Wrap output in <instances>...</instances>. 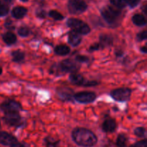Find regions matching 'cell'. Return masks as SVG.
I'll list each match as a JSON object with an SVG mask.
<instances>
[{"instance_id": "obj_1", "label": "cell", "mask_w": 147, "mask_h": 147, "mask_svg": "<svg viewBox=\"0 0 147 147\" xmlns=\"http://www.w3.org/2000/svg\"><path fill=\"white\" fill-rule=\"evenodd\" d=\"M71 137L79 146L93 147L98 142L96 135L92 131L85 128H76L73 130Z\"/></svg>"}, {"instance_id": "obj_2", "label": "cell", "mask_w": 147, "mask_h": 147, "mask_svg": "<svg viewBox=\"0 0 147 147\" xmlns=\"http://www.w3.org/2000/svg\"><path fill=\"white\" fill-rule=\"evenodd\" d=\"M67 24L73 31L80 34H88L90 32V28L86 23L76 18H70L67 22Z\"/></svg>"}, {"instance_id": "obj_3", "label": "cell", "mask_w": 147, "mask_h": 147, "mask_svg": "<svg viewBox=\"0 0 147 147\" xmlns=\"http://www.w3.org/2000/svg\"><path fill=\"white\" fill-rule=\"evenodd\" d=\"M100 13L105 21L110 24H113L116 22L121 14V11L109 6L103 7L100 11Z\"/></svg>"}, {"instance_id": "obj_4", "label": "cell", "mask_w": 147, "mask_h": 147, "mask_svg": "<svg viewBox=\"0 0 147 147\" xmlns=\"http://www.w3.org/2000/svg\"><path fill=\"white\" fill-rule=\"evenodd\" d=\"M4 123L9 126L20 128L24 124V121L22 118L20 116L18 112L5 113V116L3 117Z\"/></svg>"}, {"instance_id": "obj_5", "label": "cell", "mask_w": 147, "mask_h": 147, "mask_svg": "<svg viewBox=\"0 0 147 147\" xmlns=\"http://www.w3.org/2000/svg\"><path fill=\"white\" fill-rule=\"evenodd\" d=\"M131 94V89L127 88H117L112 90L111 93V96L115 100L119 102H124L129 100Z\"/></svg>"}, {"instance_id": "obj_6", "label": "cell", "mask_w": 147, "mask_h": 147, "mask_svg": "<svg viewBox=\"0 0 147 147\" xmlns=\"http://www.w3.org/2000/svg\"><path fill=\"white\" fill-rule=\"evenodd\" d=\"M67 7L71 14H79L84 12L88 6L83 0H69Z\"/></svg>"}, {"instance_id": "obj_7", "label": "cell", "mask_w": 147, "mask_h": 147, "mask_svg": "<svg viewBox=\"0 0 147 147\" xmlns=\"http://www.w3.org/2000/svg\"><path fill=\"white\" fill-rule=\"evenodd\" d=\"M0 109L5 113L18 112L22 110V106L20 103L15 100H9L4 101L0 105Z\"/></svg>"}, {"instance_id": "obj_8", "label": "cell", "mask_w": 147, "mask_h": 147, "mask_svg": "<svg viewBox=\"0 0 147 147\" xmlns=\"http://www.w3.org/2000/svg\"><path fill=\"white\" fill-rule=\"evenodd\" d=\"M73 97L78 103H90L96 100V95L93 92H80L76 93Z\"/></svg>"}, {"instance_id": "obj_9", "label": "cell", "mask_w": 147, "mask_h": 147, "mask_svg": "<svg viewBox=\"0 0 147 147\" xmlns=\"http://www.w3.org/2000/svg\"><path fill=\"white\" fill-rule=\"evenodd\" d=\"M79 66L73 60L67 59L64 60L59 64V69L63 73H74L78 70Z\"/></svg>"}, {"instance_id": "obj_10", "label": "cell", "mask_w": 147, "mask_h": 147, "mask_svg": "<svg viewBox=\"0 0 147 147\" xmlns=\"http://www.w3.org/2000/svg\"><path fill=\"white\" fill-rule=\"evenodd\" d=\"M18 142L17 139L11 134L6 131H0V144L10 146Z\"/></svg>"}, {"instance_id": "obj_11", "label": "cell", "mask_w": 147, "mask_h": 147, "mask_svg": "<svg viewBox=\"0 0 147 147\" xmlns=\"http://www.w3.org/2000/svg\"><path fill=\"white\" fill-rule=\"evenodd\" d=\"M117 124L114 119H108L104 121L102 124V130L106 133H112L116 130Z\"/></svg>"}, {"instance_id": "obj_12", "label": "cell", "mask_w": 147, "mask_h": 147, "mask_svg": "<svg viewBox=\"0 0 147 147\" xmlns=\"http://www.w3.org/2000/svg\"><path fill=\"white\" fill-rule=\"evenodd\" d=\"M59 97L63 100H70L73 98V91L69 88H59L57 90Z\"/></svg>"}, {"instance_id": "obj_13", "label": "cell", "mask_w": 147, "mask_h": 147, "mask_svg": "<svg viewBox=\"0 0 147 147\" xmlns=\"http://www.w3.org/2000/svg\"><path fill=\"white\" fill-rule=\"evenodd\" d=\"M68 42L72 46H74V47L79 45L81 42V37L80 34L73 30L70 32L68 34Z\"/></svg>"}, {"instance_id": "obj_14", "label": "cell", "mask_w": 147, "mask_h": 147, "mask_svg": "<svg viewBox=\"0 0 147 147\" xmlns=\"http://www.w3.org/2000/svg\"><path fill=\"white\" fill-rule=\"evenodd\" d=\"M70 80L73 84L76 86H83L85 83V79L83 76L76 73H71L70 76Z\"/></svg>"}, {"instance_id": "obj_15", "label": "cell", "mask_w": 147, "mask_h": 147, "mask_svg": "<svg viewBox=\"0 0 147 147\" xmlns=\"http://www.w3.org/2000/svg\"><path fill=\"white\" fill-rule=\"evenodd\" d=\"M27 9L23 7H16L11 11V14L15 19H22L27 14Z\"/></svg>"}, {"instance_id": "obj_16", "label": "cell", "mask_w": 147, "mask_h": 147, "mask_svg": "<svg viewBox=\"0 0 147 147\" xmlns=\"http://www.w3.org/2000/svg\"><path fill=\"white\" fill-rule=\"evenodd\" d=\"M113 39L112 36L106 34H102L100 35V45L102 47L110 46L113 44Z\"/></svg>"}, {"instance_id": "obj_17", "label": "cell", "mask_w": 147, "mask_h": 147, "mask_svg": "<svg viewBox=\"0 0 147 147\" xmlns=\"http://www.w3.org/2000/svg\"><path fill=\"white\" fill-rule=\"evenodd\" d=\"M132 21L134 24L139 27H142L146 24V20L144 16H143L141 14H134L132 17Z\"/></svg>"}, {"instance_id": "obj_18", "label": "cell", "mask_w": 147, "mask_h": 147, "mask_svg": "<svg viewBox=\"0 0 147 147\" xmlns=\"http://www.w3.org/2000/svg\"><path fill=\"white\" fill-rule=\"evenodd\" d=\"M3 41L8 45H11L17 42V37L12 32H7L2 35Z\"/></svg>"}, {"instance_id": "obj_19", "label": "cell", "mask_w": 147, "mask_h": 147, "mask_svg": "<svg viewBox=\"0 0 147 147\" xmlns=\"http://www.w3.org/2000/svg\"><path fill=\"white\" fill-rule=\"evenodd\" d=\"M55 53L57 55H66L69 54L70 52V49L68 46L65 45H60L56 46L55 48Z\"/></svg>"}, {"instance_id": "obj_20", "label": "cell", "mask_w": 147, "mask_h": 147, "mask_svg": "<svg viewBox=\"0 0 147 147\" xmlns=\"http://www.w3.org/2000/svg\"><path fill=\"white\" fill-rule=\"evenodd\" d=\"M11 56H12L13 61L15 63H19V62L22 61L25 57V54L24 52L21 51L20 50H15L11 53Z\"/></svg>"}, {"instance_id": "obj_21", "label": "cell", "mask_w": 147, "mask_h": 147, "mask_svg": "<svg viewBox=\"0 0 147 147\" xmlns=\"http://www.w3.org/2000/svg\"><path fill=\"white\" fill-rule=\"evenodd\" d=\"M127 137L124 134H120L118 135L116 141V144L118 147H126L127 144Z\"/></svg>"}, {"instance_id": "obj_22", "label": "cell", "mask_w": 147, "mask_h": 147, "mask_svg": "<svg viewBox=\"0 0 147 147\" xmlns=\"http://www.w3.org/2000/svg\"><path fill=\"white\" fill-rule=\"evenodd\" d=\"M45 144L47 147H57L60 143V141L55 140L50 136H47L45 139Z\"/></svg>"}, {"instance_id": "obj_23", "label": "cell", "mask_w": 147, "mask_h": 147, "mask_svg": "<svg viewBox=\"0 0 147 147\" xmlns=\"http://www.w3.org/2000/svg\"><path fill=\"white\" fill-rule=\"evenodd\" d=\"M49 16L55 20H62L64 19V17L62 14L56 10H51L49 11Z\"/></svg>"}, {"instance_id": "obj_24", "label": "cell", "mask_w": 147, "mask_h": 147, "mask_svg": "<svg viewBox=\"0 0 147 147\" xmlns=\"http://www.w3.org/2000/svg\"><path fill=\"white\" fill-rule=\"evenodd\" d=\"M111 4L119 9H123L126 6V0H110Z\"/></svg>"}, {"instance_id": "obj_25", "label": "cell", "mask_w": 147, "mask_h": 147, "mask_svg": "<svg viewBox=\"0 0 147 147\" xmlns=\"http://www.w3.org/2000/svg\"><path fill=\"white\" fill-rule=\"evenodd\" d=\"M9 9L8 5L4 3L3 1H0V17H4L6 16L9 12Z\"/></svg>"}, {"instance_id": "obj_26", "label": "cell", "mask_w": 147, "mask_h": 147, "mask_svg": "<svg viewBox=\"0 0 147 147\" xmlns=\"http://www.w3.org/2000/svg\"><path fill=\"white\" fill-rule=\"evenodd\" d=\"M134 134L139 138H143L146 136V129L144 127H138L134 129Z\"/></svg>"}, {"instance_id": "obj_27", "label": "cell", "mask_w": 147, "mask_h": 147, "mask_svg": "<svg viewBox=\"0 0 147 147\" xmlns=\"http://www.w3.org/2000/svg\"><path fill=\"white\" fill-rule=\"evenodd\" d=\"M18 34L19 35H20L21 37H27V36L30 34V29L27 28V27H20V28L18 30Z\"/></svg>"}, {"instance_id": "obj_28", "label": "cell", "mask_w": 147, "mask_h": 147, "mask_svg": "<svg viewBox=\"0 0 147 147\" xmlns=\"http://www.w3.org/2000/svg\"><path fill=\"white\" fill-rule=\"evenodd\" d=\"M136 38H137L138 41H143V40H146L147 38V32L146 30H144V31L141 32L136 36Z\"/></svg>"}, {"instance_id": "obj_29", "label": "cell", "mask_w": 147, "mask_h": 147, "mask_svg": "<svg viewBox=\"0 0 147 147\" xmlns=\"http://www.w3.org/2000/svg\"><path fill=\"white\" fill-rule=\"evenodd\" d=\"M76 60L78 63H87V62H88L89 58L86 55H79L76 56Z\"/></svg>"}, {"instance_id": "obj_30", "label": "cell", "mask_w": 147, "mask_h": 147, "mask_svg": "<svg viewBox=\"0 0 147 147\" xmlns=\"http://www.w3.org/2000/svg\"><path fill=\"white\" fill-rule=\"evenodd\" d=\"M141 0H126V4L131 7V8H134L138 4H139Z\"/></svg>"}, {"instance_id": "obj_31", "label": "cell", "mask_w": 147, "mask_h": 147, "mask_svg": "<svg viewBox=\"0 0 147 147\" xmlns=\"http://www.w3.org/2000/svg\"><path fill=\"white\" fill-rule=\"evenodd\" d=\"M135 146L136 147H146L147 142L146 139H143L142 141H139V142H136V144H134Z\"/></svg>"}, {"instance_id": "obj_32", "label": "cell", "mask_w": 147, "mask_h": 147, "mask_svg": "<svg viewBox=\"0 0 147 147\" xmlns=\"http://www.w3.org/2000/svg\"><path fill=\"white\" fill-rule=\"evenodd\" d=\"M100 45L98 44V43H96V44H93L89 47V52H93L96 51V50H98V49H100Z\"/></svg>"}, {"instance_id": "obj_33", "label": "cell", "mask_w": 147, "mask_h": 147, "mask_svg": "<svg viewBox=\"0 0 147 147\" xmlns=\"http://www.w3.org/2000/svg\"><path fill=\"white\" fill-rule=\"evenodd\" d=\"M98 83H97L96 81H88V82H85V83L83 84V86H86V87H88V86H97Z\"/></svg>"}, {"instance_id": "obj_34", "label": "cell", "mask_w": 147, "mask_h": 147, "mask_svg": "<svg viewBox=\"0 0 147 147\" xmlns=\"http://www.w3.org/2000/svg\"><path fill=\"white\" fill-rule=\"evenodd\" d=\"M10 147H29L27 146L26 144H24V143H19L18 142H17V143L14 144L13 145H11V146H10Z\"/></svg>"}, {"instance_id": "obj_35", "label": "cell", "mask_w": 147, "mask_h": 147, "mask_svg": "<svg viewBox=\"0 0 147 147\" xmlns=\"http://www.w3.org/2000/svg\"><path fill=\"white\" fill-rule=\"evenodd\" d=\"M37 16L40 18H45V11L44 10H39L37 12Z\"/></svg>"}, {"instance_id": "obj_36", "label": "cell", "mask_w": 147, "mask_h": 147, "mask_svg": "<svg viewBox=\"0 0 147 147\" xmlns=\"http://www.w3.org/2000/svg\"><path fill=\"white\" fill-rule=\"evenodd\" d=\"M141 51L144 53H147V48H146V46H144V47H142V48H141Z\"/></svg>"}, {"instance_id": "obj_37", "label": "cell", "mask_w": 147, "mask_h": 147, "mask_svg": "<svg viewBox=\"0 0 147 147\" xmlns=\"http://www.w3.org/2000/svg\"><path fill=\"white\" fill-rule=\"evenodd\" d=\"M4 1H6V2H8V3H11V1H13V0H4Z\"/></svg>"}, {"instance_id": "obj_38", "label": "cell", "mask_w": 147, "mask_h": 147, "mask_svg": "<svg viewBox=\"0 0 147 147\" xmlns=\"http://www.w3.org/2000/svg\"><path fill=\"white\" fill-rule=\"evenodd\" d=\"M1 73H2V68H1V67H0V75H1Z\"/></svg>"}, {"instance_id": "obj_39", "label": "cell", "mask_w": 147, "mask_h": 147, "mask_svg": "<svg viewBox=\"0 0 147 147\" xmlns=\"http://www.w3.org/2000/svg\"><path fill=\"white\" fill-rule=\"evenodd\" d=\"M128 147H136V146H135L134 144H133V145H131V146H128Z\"/></svg>"}, {"instance_id": "obj_40", "label": "cell", "mask_w": 147, "mask_h": 147, "mask_svg": "<svg viewBox=\"0 0 147 147\" xmlns=\"http://www.w3.org/2000/svg\"><path fill=\"white\" fill-rule=\"evenodd\" d=\"M22 1H23V2H26V1H27L28 0H21Z\"/></svg>"}, {"instance_id": "obj_41", "label": "cell", "mask_w": 147, "mask_h": 147, "mask_svg": "<svg viewBox=\"0 0 147 147\" xmlns=\"http://www.w3.org/2000/svg\"><path fill=\"white\" fill-rule=\"evenodd\" d=\"M0 127H1V123H0Z\"/></svg>"}]
</instances>
